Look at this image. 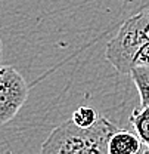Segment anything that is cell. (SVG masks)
Masks as SVG:
<instances>
[{
    "label": "cell",
    "mask_w": 149,
    "mask_h": 154,
    "mask_svg": "<svg viewBox=\"0 0 149 154\" xmlns=\"http://www.w3.org/2000/svg\"><path fill=\"white\" fill-rule=\"evenodd\" d=\"M117 129L103 116L89 129L78 128L70 119L50 132L40 154H109L108 142Z\"/></svg>",
    "instance_id": "obj_1"
},
{
    "label": "cell",
    "mask_w": 149,
    "mask_h": 154,
    "mask_svg": "<svg viewBox=\"0 0 149 154\" xmlns=\"http://www.w3.org/2000/svg\"><path fill=\"white\" fill-rule=\"evenodd\" d=\"M105 57L123 74L136 67L149 65V11L129 18L106 45Z\"/></svg>",
    "instance_id": "obj_2"
},
{
    "label": "cell",
    "mask_w": 149,
    "mask_h": 154,
    "mask_svg": "<svg viewBox=\"0 0 149 154\" xmlns=\"http://www.w3.org/2000/svg\"><path fill=\"white\" fill-rule=\"evenodd\" d=\"M28 98V86L13 67L0 68V123L4 125L18 114Z\"/></svg>",
    "instance_id": "obj_3"
},
{
    "label": "cell",
    "mask_w": 149,
    "mask_h": 154,
    "mask_svg": "<svg viewBox=\"0 0 149 154\" xmlns=\"http://www.w3.org/2000/svg\"><path fill=\"white\" fill-rule=\"evenodd\" d=\"M143 142L137 134L126 129H117L109 138L108 153L109 154H142Z\"/></svg>",
    "instance_id": "obj_4"
},
{
    "label": "cell",
    "mask_w": 149,
    "mask_h": 154,
    "mask_svg": "<svg viewBox=\"0 0 149 154\" xmlns=\"http://www.w3.org/2000/svg\"><path fill=\"white\" fill-rule=\"evenodd\" d=\"M130 123L145 147H149V107H137L130 114Z\"/></svg>",
    "instance_id": "obj_5"
},
{
    "label": "cell",
    "mask_w": 149,
    "mask_h": 154,
    "mask_svg": "<svg viewBox=\"0 0 149 154\" xmlns=\"http://www.w3.org/2000/svg\"><path fill=\"white\" fill-rule=\"evenodd\" d=\"M130 77L139 92L140 105L149 107V65L133 68L130 71Z\"/></svg>",
    "instance_id": "obj_6"
},
{
    "label": "cell",
    "mask_w": 149,
    "mask_h": 154,
    "mask_svg": "<svg viewBox=\"0 0 149 154\" xmlns=\"http://www.w3.org/2000/svg\"><path fill=\"white\" fill-rule=\"evenodd\" d=\"M99 119H100L99 113L94 110L93 107H89V105L78 107L71 116V120L81 129H89V128L94 126Z\"/></svg>",
    "instance_id": "obj_7"
},
{
    "label": "cell",
    "mask_w": 149,
    "mask_h": 154,
    "mask_svg": "<svg viewBox=\"0 0 149 154\" xmlns=\"http://www.w3.org/2000/svg\"><path fill=\"white\" fill-rule=\"evenodd\" d=\"M142 154H149V147H146V148L143 150V153H142Z\"/></svg>",
    "instance_id": "obj_8"
}]
</instances>
